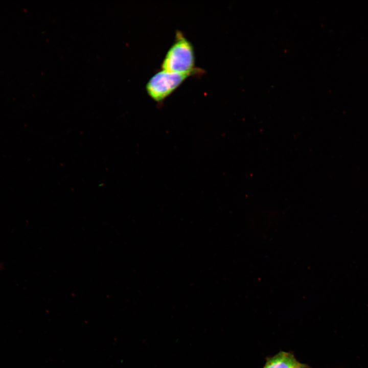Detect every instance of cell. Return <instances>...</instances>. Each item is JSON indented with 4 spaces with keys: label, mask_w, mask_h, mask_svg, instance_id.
Instances as JSON below:
<instances>
[{
    "label": "cell",
    "mask_w": 368,
    "mask_h": 368,
    "mask_svg": "<svg viewBox=\"0 0 368 368\" xmlns=\"http://www.w3.org/2000/svg\"><path fill=\"white\" fill-rule=\"evenodd\" d=\"M162 68L173 73L197 74L193 47L181 32H176L174 42L165 56Z\"/></svg>",
    "instance_id": "1"
},
{
    "label": "cell",
    "mask_w": 368,
    "mask_h": 368,
    "mask_svg": "<svg viewBox=\"0 0 368 368\" xmlns=\"http://www.w3.org/2000/svg\"><path fill=\"white\" fill-rule=\"evenodd\" d=\"M300 363L292 353L281 351L267 358L263 368H294Z\"/></svg>",
    "instance_id": "3"
},
{
    "label": "cell",
    "mask_w": 368,
    "mask_h": 368,
    "mask_svg": "<svg viewBox=\"0 0 368 368\" xmlns=\"http://www.w3.org/2000/svg\"><path fill=\"white\" fill-rule=\"evenodd\" d=\"M294 368H308V366L305 364L300 363Z\"/></svg>",
    "instance_id": "4"
},
{
    "label": "cell",
    "mask_w": 368,
    "mask_h": 368,
    "mask_svg": "<svg viewBox=\"0 0 368 368\" xmlns=\"http://www.w3.org/2000/svg\"><path fill=\"white\" fill-rule=\"evenodd\" d=\"M191 75L162 70L149 79L146 86V90L153 100L162 102Z\"/></svg>",
    "instance_id": "2"
}]
</instances>
